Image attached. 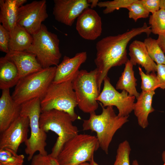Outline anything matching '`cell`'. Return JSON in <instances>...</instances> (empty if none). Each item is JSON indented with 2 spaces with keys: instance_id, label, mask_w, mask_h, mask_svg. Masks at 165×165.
Masks as SVG:
<instances>
[{
  "instance_id": "cell-1",
  "label": "cell",
  "mask_w": 165,
  "mask_h": 165,
  "mask_svg": "<svg viewBox=\"0 0 165 165\" xmlns=\"http://www.w3.org/2000/svg\"><path fill=\"white\" fill-rule=\"evenodd\" d=\"M151 33L150 26L144 23L141 27L133 28L121 34L106 36L97 42L94 62L100 92L102 83L110 69L125 64L128 60L127 48L130 41L142 33L148 36Z\"/></svg>"
},
{
  "instance_id": "cell-2",
  "label": "cell",
  "mask_w": 165,
  "mask_h": 165,
  "mask_svg": "<svg viewBox=\"0 0 165 165\" xmlns=\"http://www.w3.org/2000/svg\"><path fill=\"white\" fill-rule=\"evenodd\" d=\"M101 113L96 115L95 112L90 114L89 118L83 120L84 130H90L96 133L99 147L106 154L108 153L109 145L116 132L128 121L129 116L119 117L117 115L113 106L104 107Z\"/></svg>"
},
{
  "instance_id": "cell-3",
  "label": "cell",
  "mask_w": 165,
  "mask_h": 165,
  "mask_svg": "<svg viewBox=\"0 0 165 165\" xmlns=\"http://www.w3.org/2000/svg\"><path fill=\"white\" fill-rule=\"evenodd\" d=\"M73 119L68 114L53 109L42 112L39 119L40 128L45 132L49 131L54 132L58 136L49 154L57 159L64 145L78 134L77 127L73 125Z\"/></svg>"
},
{
  "instance_id": "cell-4",
  "label": "cell",
  "mask_w": 165,
  "mask_h": 165,
  "mask_svg": "<svg viewBox=\"0 0 165 165\" xmlns=\"http://www.w3.org/2000/svg\"><path fill=\"white\" fill-rule=\"evenodd\" d=\"M56 68H42L20 78L11 95L13 100L20 105L36 98L41 100L52 83Z\"/></svg>"
},
{
  "instance_id": "cell-5",
  "label": "cell",
  "mask_w": 165,
  "mask_h": 165,
  "mask_svg": "<svg viewBox=\"0 0 165 165\" xmlns=\"http://www.w3.org/2000/svg\"><path fill=\"white\" fill-rule=\"evenodd\" d=\"M42 112L41 99L39 98L29 100L21 104L20 116H27L29 121L31 129L30 137L25 142V152L28 155L27 159L31 160L35 153L48 155L46 150L47 145V135L40 127L39 119Z\"/></svg>"
},
{
  "instance_id": "cell-6",
  "label": "cell",
  "mask_w": 165,
  "mask_h": 165,
  "mask_svg": "<svg viewBox=\"0 0 165 165\" xmlns=\"http://www.w3.org/2000/svg\"><path fill=\"white\" fill-rule=\"evenodd\" d=\"M99 147L96 136L78 134L64 145L57 159L60 165H79L90 161Z\"/></svg>"
},
{
  "instance_id": "cell-7",
  "label": "cell",
  "mask_w": 165,
  "mask_h": 165,
  "mask_svg": "<svg viewBox=\"0 0 165 165\" xmlns=\"http://www.w3.org/2000/svg\"><path fill=\"white\" fill-rule=\"evenodd\" d=\"M72 81L50 84L41 100L42 112L54 109L67 113L74 121L78 119L75 111L77 103Z\"/></svg>"
},
{
  "instance_id": "cell-8",
  "label": "cell",
  "mask_w": 165,
  "mask_h": 165,
  "mask_svg": "<svg viewBox=\"0 0 165 165\" xmlns=\"http://www.w3.org/2000/svg\"><path fill=\"white\" fill-rule=\"evenodd\" d=\"M32 35V44L26 51L34 54L43 68L57 66L61 57L57 35L43 24L39 31Z\"/></svg>"
},
{
  "instance_id": "cell-9",
  "label": "cell",
  "mask_w": 165,
  "mask_h": 165,
  "mask_svg": "<svg viewBox=\"0 0 165 165\" xmlns=\"http://www.w3.org/2000/svg\"><path fill=\"white\" fill-rule=\"evenodd\" d=\"M72 83L79 108L84 113L90 114L95 112L98 106L97 99L100 93L97 69L89 72L85 70H79Z\"/></svg>"
},
{
  "instance_id": "cell-10",
  "label": "cell",
  "mask_w": 165,
  "mask_h": 165,
  "mask_svg": "<svg viewBox=\"0 0 165 165\" xmlns=\"http://www.w3.org/2000/svg\"><path fill=\"white\" fill-rule=\"evenodd\" d=\"M102 90L97 98L104 107L115 106L119 117L129 116L133 111L135 97L130 96L125 90L118 91L111 84L107 76L104 79Z\"/></svg>"
},
{
  "instance_id": "cell-11",
  "label": "cell",
  "mask_w": 165,
  "mask_h": 165,
  "mask_svg": "<svg viewBox=\"0 0 165 165\" xmlns=\"http://www.w3.org/2000/svg\"><path fill=\"white\" fill-rule=\"evenodd\" d=\"M48 17L46 1H34L18 8L17 24L32 35L39 31Z\"/></svg>"
},
{
  "instance_id": "cell-12",
  "label": "cell",
  "mask_w": 165,
  "mask_h": 165,
  "mask_svg": "<svg viewBox=\"0 0 165 165\" xmlns=\"http://www.w3.org/2000/svg\"><path fill=\"white\" fill-rule=\"evenodd\" d=\"M29 127L28 118L20 115L1 133L0 148H9L17 152L20 145L28 138Z\"/></svg>"
},
{
  "instance_id": "cell-13",
  "label": "cell",
  "mask_w": 165,
  "mask_h": 165,
  "mask_svg": "<svg viewBox=\"0 0 165 165\" xmlns=\"http://www.w3.org/2000/svg\"><path fill=\"white\" fill-rule=\"evenodd\" d=\"M53 14L58 22L71 26L75 20L90 6L87 0H54Z\"/></svg>"
},
{
  "instance_id": "cell-14",
  "label": "cell",
  "mask_w": 165,
  "mask_h": 165,
  "mask_svg": "<svg viewBox=\"0 0 165 165\" xmlns=\"http://www.w3.org/2000/svg\"><path fill=\"white\" fill-rule=\"evenodd\" d=\"M101 18L96 11L88 7L78 17L76 29L82 38L94 40L101 35L102 31Z\"/></svg>"
},
{
  "instance_id": "cell-15",
  "label": "cell",
  "mask_w": 165,
  "mask_h": 165,
  "mask_svg": "<svg viewBox=\"0 0 165 165\" xmlns=\"http://www.w3.org/2000/svg\"><path fill=\"white\" fill-rule=\"evenodd\" d=\"M87 58L86 52L77 53L72 57L64 56L61 62L56 66L52 83H59L72 81L79 73L81 65L86 61Z\"/></svg>"
},
{
  "instance_id": "cell-16",
  "label": "cell",
  "mask_w": 165,
  "mask_h": 165,
  "mask_svg": "<svg viewBox=\"0 0 165 165\" xmlns=\"http://www.w3.org/2000/svg\"><path fill=\"white\" fill-rule=\"evenodd\" d=\"M21 105L10 95L9 89L2 90L0 98V132L5 130L20 116Z\"/></svg>"
},
{
  "instance_id": "cell-17",
  "label": "cell",
  "mask_w": 165,
  "mask_h": 165,
  "mask_svg": "<svg viewBox=\"0 0 165 165\" xmlns=\"http://www.w3.org/2000/svg\"><path fill=\"white\" fill-rule=\"evenodd\" d=\"M16 66L20 79L42 68L36 56L26 51H9L5 56Z\"/></svg>"
},
{
  "instance_id": "cell-18",
  "label": "cell",
  "mask_w": 165,
  "mask_h": 165,
  "mask_svg": "<svg viewBox=\"0 0 165 165\" xmlns=\"http://www.w3.org/2000/svg\"><path fill=\"white\" fill-rule=\"evenodd\" d=\"M130 60L134 65H141L144 68L147 74L156 72L157 64L151 59L143 42L134 41L129 48Z\"/></svg>"
},
{
  "instance_id": "cell-19",
  "label": "cell",
  "mask_w": 165,
  "mask_h": 165,
  "mask_svg": "<svg viewBox=\"0 0 165 165\" xmlns=\"http://www.w3.org/2000/svg\"><path fill=\"white\" fill-rule=\"evenodd\" d=\"M155 94V91H142L137 98V102L134 103L133 111L137 118L139 125L143 129L148 127V116L155 111L152 105V98Z\"/></svg>"
},
{
  "instance_id": "cell-20",
  "label": "cell",
  "mask_w": 165,
  "mask_h": 165,
  "mask_svg": "<svg viewBox=\"0 0 165 165\" xmlns=\"http://www.w3.org/2000/svg\"><path fill=\"white\" fill-rule=\"evenodd\" d=\"M20 79L14 63L5 56L0 58V89H9L16 86Z\"/></svg>"
},
{
  "instance_id": "cell-21",
  "label": "cell",
  "mask_w": 165,
  "mask_h": 165,
  "mask_svg": "<svg viewBox=\"0 0 165 165\" xmlns=\"http://www.w3.org/2000/svg\"><path fill=\"white\" fill-rule=\"evenodd\" d=\"M9 33V51H26L31 46L32 35L23 27L17 24Z\"/></svg>"
},
{
  "instance_id": "cell-22",
  "label": "cell",
  "mask_w": 165,
  "mask_h": 165,
  "mask_svg": "<svg viewBox=\"0 0 165 165\" xmlns=\"http://www.w3.org/2000/svg\"><path fill=\"white\" fill-rule=\"evenodd\" d=\"M18 9L16 0H0V23L9 32L17 24Z\"/></svg>"
},
{
  "instance_id": "cell-23",
  "label": "cell",
  "mask_w": 165,
  "mask_h": 165,
  "mask_svg": "<svg viewBox=\"0 0 165 165\" xmlns=\"http://www.w3.org/2000/svg\"><path fill=\"white\" fill-rule=\"evenodd\" d=\"M125 64L124 70L117 82L116 89L125 90L129 95L134 96L137 99L140 93L136 88L137 79L134 76V65L130 60H128Z\"/></svg>"
},
{
  "instance_id": "cell-24",
  "label": "cell",
  "mask_w": 165,
  "mask_h": 165,
  "mask_svg": "<svg viewBox=\"0 0 165 165\" xmlns=\"http://www.w3.org/2000/svg\"><path fill=\"white\" fill-rule=\"evenodd\" d=\"M145 44L149 56L157 64H165V55L156 40L151 37L144 39Z\"/></svg>"
},
{
  "instance_id": "cell-25",
  "label": "cell",
  "mask_w": 165,
  "mask_h": 165,
  "mask_svg": "<svg viewBox=\"0 0 165 165\" xmlns=\"http://www.w3.org/2000/svg\"><path fill=\"white\" fill-rule=\"evenodd\" d=\"M148 24L153 34L165 35V10L160 9L152 14L149 16Z\"/></svg>"
},
{
  "instance_id": "cell-26",
  "label": "cell",
  "mask_w": 165,
  "mask_h": 165,
  "mask_svg": "<svg viewBox=\"0 0 165 165\" xmlns=\"http://www.w3.org/2000/svg\"><path fill=\"white\" fill-rule=\"evenodd\" d=\"M24 156L7 148H0V165H23Z\"/></svg>"
},
{
  "instance_id": "cell-27",
  "label": "cell",
  "mask_w": 165,
  "mask_h": 165,
  "mask_svg": "<svg viewBox=\"0 0 165 165\" xmlns=\"http://www.w3.org/2000/svg\"><path fill=\"white\" fill-rule=\"evenodd\" d=\"M138 70L141 79V88L142 91L150 92L155 91L157 88L160 87L155 72L145 74L140 67H138Z\"/></svg>"
},
{
  "instance_id": "cell-28",
  "label": "cell",
  "mask_w": 165,
  "mask_h": 165,
  "mask_svg": "<svg viewBox=\"0 0 165 165\" xmlns=\"http://www.w3.org/2000/svg\"><path fill=\"white\" fill-rule=\"evenodd\" d=\"M131 148L129 142L125 140L119 145L114 165H130V155Z\"/></svg>"
},
{
  "instance_id": "cell-29",
  "label": "cell",
  "mask_w": 165,
  "mask_h": 165,
  "mask_svg": "<svg viewBox=\"0 0 165 165\" xmlns=\"http://www.w3.org/2000/svg\"><path fill=\"white\" fill-rule=\"evenodd\" d=\"M128 16L136 22L140 18H146L149 16L150 13L141 3L140 0H135L127 8Z\"/></svg>"
},
{
  "instance_id": "cell-30",
  "label": "cell",
  "mask_w": 165,
  "mask_h": 165,
  "mask_svg": "<svg viewBox=\"0 0 165 165\" xmlns=\"http://www.w3.org/2000/svg\"><path fill=\"white\" fill-rule=\"evenodd\" d=\"M135 0H114L112 1L99 2L97 6L100 8L105 7L103 10L105 14L112 13L116 10L120 8H127Z\"/></svg>"
},
{
  "instance_id": "cell-31",
  "label": "cell",
  "mask_w": 165,
  "mask_h": 165,
  "mask_svg": "<svg viewBox=\"0 0 165 165\" xmlns=\"http://www.w3.org/2000/svg\"><path fill=\"white\" fill-rule=\"evenodd\" d=\"M31 165H60L57 159L49 154L43 155L39 153L33 157Z\"/></svg>"
},
{
  "instance_id": "cell-32",
  "label": "cell",
  "mask_w": 165,
  "mask_h": 165,
  "mask_svg": "<svg viewBox=\"0 0 165 165\" xmlns=\"http://www.w3.org/2000/svg\"><path fill=\"white\" fill-rule=\"evenodd\" d=\"M10 33L0 24V50L7 53L9 52Z\"/></svg>"
},
{
  "instance_id": "cell-33",
  "label": "cell",
  "mask_w": 165,
  "mask_h": 165,
  "mask_svg": "<svg viewBox=\"0 0 165 165\" xmlns=\"http://www.w3.org/2000/svg\"><path fill=\"white\" fill-rule=\"evenodd\" d=\"M146 9L152 14L160 9V0H140Z\"/></svg>"
},
{
  "instance_id": "cell-34",
  "label": "cell",
  "mask_w": 165,
  "mask_h": 165,
  "mask_svg": "<svg viewBox=\"0 0 165 165\" xmlns=\"http://www.w3.org/2000/svg\"><path fill=\"white\" fill-rule=\"evenodd\" d=\"M156 77L160 87L165 89V64H157Z\"/></svg>"
},
{
  "instance_id": "cell-35",
  "label": "cell",
  "mask_w": 165,
  "mask_h": 165,
  "mask_svg": "<svg viewBox=\"0 0 165 165\" xmlns=\"http://www.w3.org/2000/svg\"><path fill=\"white\" fill-rule=\"evenodd\" d=\"M156 40L165 55V35H158Z\"/></svg>"
},
{
  "instance_id": "cell-36",
  "label": "cell",
  "mask_w": 165,
  "mask_h": 165,
  "mask_svg": "<svg viewBox=\"0 0 165 165\" xmlns=\"http://www.w3.org/2000/svg\"><path fill=\"white\" fill-rule=\"evenodd\" d=\"M88 3L90 5V7L91 9L95 7L98 5L99 2L98 0H87Z\"/></svg>"
},
{
  "instance_id": "cell-37",
  "label": "cell",
  "mask_w": 165,
  "mask_h": 165,
  "mask_svg": "<svg viewBox=\"0 0 165 165\" xmlns=\"http://www.w3.org/2000/svg\"><path fill=\"white\" fill-rule=\"evenodd\" d=\"M16 5L19 8L23 6V4L27 2V0H16Z\"/></svg>"
},
{
  "instance_id": "cell-38",
  "label": "cell",
  "mask_w": 165,
  "mask_h": 165,
  "mask_svg": "<svg viewBox=\"0 0 165 165\" xmlns=\"http://www.w3.org/2000/svg\"><path fill=\"white\" fill-rule=\"evenodd\" d=\"M160 8L165 10V0H160Z\"/></svg>"
},
{
  "instance_id": "cell-39",
  "label": "cell",
  "mask_w": 165,
  "mask_h": 165,
  "mask_svg": "<svg viewBox=\"0 0 165 165\" xmlns=\"http://www.w3.org/2000/svg\"><path fill=\"white\" fill-rule=\"evenodd\" d=\"M162 158L164 163L163 165H165V150L162 153Z\"/></svg>"
},
{
  "instance_id": "cell-40",
  "label": "cell",
  "mask_w": 165,
  "mask_h": 165,
  "mask_svg": "<svg viewBox=\"0 0 165 165\" xmlns=\"http://www.w3.org/2000/svg\"><path fill=\"white\" fill-rule=\"evenodd\" d=\"M90 165H99L94 160V157L92 158L91 161H90Z\"/></svg>"
},
{
  "instance_id": "cell-41",
  "label": "cell",
  "mask_w": 165,
  "mask_h": 165,
  "mask_svg": "<svg viewBox=\"0 0 165 165\" xmlns=\"http://www.w3.org/2000/svg\"><path fill=\"white\" fill-rule=\"evenodd\" d=\"M132 164V165H139L138 161L136 160L133 161Z\"/></svg>"
},
{
  "instance_id": "cell-42",
  "label": "cell",
  "mask_w": 165,
  "mask_h": 165,
  "mask_svg": "<svg viewBox=\"0 0 165 165\" xmlns=\"http://www.w3.org/2000/svg\"><path fill=\"white\" fill-rule=\"evenodd\" d=\"M79 165H90V163H88L86 162L80 164Z\"/></svg>"
}]
</instances>
